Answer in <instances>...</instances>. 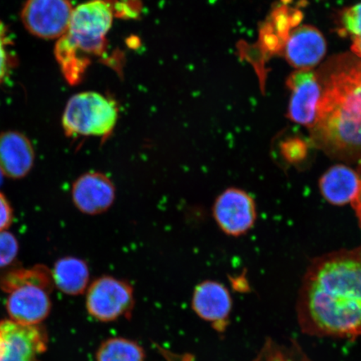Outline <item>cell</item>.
I'll return each mask as SVG.
<instances>
[{
	"mask_svg": "<svg viewBox=\"0 0 361 361\" xmlns=\"http://www.w3.org/2000/svg\"><path fill=\"white\" fill-rule=\"evenodd\" d=\"M302 332L354 340L361 336V245L315 258L296 304Z\"/></svg>",
	"mask_w": 361,
	"mask_h": 361,
	"instance_id": "cell-1",
	"label": "cell"
},
{
	"mask_svg": "<svg viewBox=\"0 0 361 361\" xmlns=\"http://www.w3.org/2000/svg\"><path fill=\"white\" fill-rule=\"evenodd\" d=\"M322 96L310 129L315 147L345 161H361V61L341 56L320 80Z\"/></svg>",
	"mask_w": 361,
	"mask_h": 361,
	"instance_id": "cell-2",
	"label": "cell"
},
{
	"mask_svg": "<svg viewBox=\"0 0 361 361\" xmlns=\"http://www.w3.org/2000/svg\"><path fill=\"white\" fill-rule=\"evenodd\" d=\"M53 283L51 271L42 265L8 274L3 288L10 292L6 306L11 320L29 326L43 322L51 311Z\"/></svg>",
	"mask_w": 361,
	"mask_h": 361,
	"instance_id": "cell-3",
	"label": "cell"
},
{
	"mask_svg": "<svg viewBox=\"0 0 361 361\" xmlns=\"http://www.w3.org/2000/svg\"><path fill=\"white\" fill-rule=\"evenodd\" d=\"M114 19V8L107 0H90L72 12L69 27L56 47L89 58L105 51L106 35ZM90 59V58H89Z\"/></svg>",
	"mask_w": 361,
	"mask_h": 361,
	"instance_id": "cell-4",
	"label": "cell"
},
{
	"mask_svg": "<svg viewBox=\"0 0 361 361\" xmlns=\"http://www.w3.org/2000/svg\"><path fill=\"white\" fill-rule=\"evenodd\" d=\"M118 106L111 99L94 92L72 97L62 116V126L67 137L107 138L118 120Z\"/></svg>",
	"mask_w": 361,
	"mask_h": 361,
	"instance_id": "cell-5",
	"label": "cell"
},
{
	"mask_svg": "<svg viewBox=\"0 0 361 361\" xmlns=\"http://www.w3.org/2000/svg\"><path fill=\"white\" fill-rule=\"evenodd\" d=\"M134 307L133 287L128 283L111 276H103L90 284L87 295V309L93 318L111 322L128 318Z\"/></svg>",
	"mask_w": 361,
	"mask_h": 361,
	"instance_id": "cell-6",
	"label": "cell"
},
{
	"mask_svg": "<svg viewBox=\"0 0 361 361\" xmlns=\"http://www.w3.org/2000/svg\"><path fill=\"white\" fill-rule=\"evenodd\" d=\"M73 10L70 0H26L20 18L27 31L35 37L59 39L66 34Z\"/></svg>",
	"mask_w": 361,
	"mask_h": 361,
	"instance_id": "cell-7",
	"label": "cell"
},
{
	"mask_svg": "<svg viewBox=\"0 0 361 361\" xmlns=\"http://www.w3.org/2000/svg\"><path fill=\"white\" fill-rule=\"evenodd\" d=\"M213 214L224 233L233 237L245 235L256 222L255 201L242 189L228 188L216 197Z\"/></svg>",
	"mask_w": 361,
	"mask_h": 361,
	"instance_id": "cell-8",
	"label": "cell"
},
{
	"mask_svg": "<svg viewBox=\"0 0 361 361\" xmlns=\"http://www.w3.org/2000/svg\"><path fill=\"white\" fill-rule=\"evenodd\" d=\"M287 85L291 92L288 118L310 129L315 123L322 96V81L312 71L299 70L290 75Z\"/></svg>",
	"mask_w": 361,
	"mask_h": 361,
	"instance_id": "cell-9",
	"label": "cell"
},
{
	"mask_svg": "<svg viewBox=\"0 0 361 361\" xmlns=\"http://www.w3.org/2000/svg\"><path fill=\"white\" fill-rule=\"evenodd\" d=\"M4 352L1 361H39L47 348V336L38 324L29 326L6 320L0 322Z\"/></svg>",
	"mask_w": 361,
	"mask_h": 361,
	"instance_id": "cell-10",
	"label": "cell"
},
{
	"mask_svg": "<svg viewBox=\"0 0 361 361\" xmlns=\"http://www.w3.org/2000/svg\"><path fill=\"white\" fill-rule=\"evenodd\" d=\"M71 195L81 213L97 215L110 209L115 200L116 188L106 175L90 171L76 179Z\"/></svg>",
	"mask_w": 361,
	"mask_h": 361,
	"instance_id": "cell-11",
	"label": "cell"
},
{
	"mask_svg": "<svg viewBox=\"0 0 361 361\" xmlns=\"http://www.w3.org/2000/svg\"><path fill=\"white\" fill-rule=\"evenodd\" d=\"M323 35L313 26L302 25L291 31L283 45L284 56L300 70H310L326 53Z\"/></svg>",
	"mask_w": 361,
	"mask_h": 361,
	"instance_id": "cell-12",
	"label": "cell"
},
{
	"mask_svg": "<svg viewBox=\"0 0 361 361\" xmlns=\"http://www.w3.org/2000/svg\"><path fill=\"white\" fill-rule=\"evenodd\" d=\"M233 301L228 288L216 281H204L196 287L192 298V308L203 320L213 324L223 331L227 326Z\"/></svg>",
	"mask_w": 361,
	"mask_h": 361,
	"instance_id": "cell-13",
	"label": "cell"
},
{
	"mask_svg": "<svg viewBox=\"0 0 361 361\" xmlns=\"http://www.w3.org/2000/svg\"><path fill=\"white\" fill-rule=\"evenodd\" d=\"M35 150L24 134L16 130L0 134V171L12 179L25 178L33 169Z\"/></svg>",
	"mask_w": 361,
	"mask_h": 361,
	"instance_id": "cell-14",
	"label": "cell"
},
{
	"mask_svg": "<svg viewBox=\"0 0 361 361\" xmlns=\"http://www.w3.org/2000/svg\"><path fill=\"white\" fill-rule=\"evenodd\" d=\"M322 195L334 206H345L353 203L357 197L360 179L357 170L344 164L329 168L319 179Z\"/></svg>",
	"mask_w": 361,
	"mask_h": 361,
	"instance_id": "cell-15",
	"label": "cell"
},
{
	"mask_svg": "<svg viewBox=\"0 0 361 361\" xmlns=\"http://www.w3.org/2000/svg\"><path fill=\"white\" fill-rule=\"evenodd\" d=\"M51 275L54 284L66 295H81L88 286V266L85 261L75 257L59 259L54 266Z\"/></svg>",
	"mask_w": 361,
	"mask_h": 361,
	"instance_id": "cell-16",
	"label": "cell"
},
{
	"mask_svg": "<svg viewBox=\"0 0 361 361\" xmlns=\"http://www.w3.org/2000/svg\"><path fill=\"white\" fill-rule=\"evenodd\" d=\"M141 346L123 338H111L103 342L97 354V361H144Z\"/></svg>",
	"mask_w": 361,
	"mask_h": 361,
	"instance_id": "cell-17",
	"label": "cell"
},
{
	"mask_svg": "<svg viewBox=\"0 0 361 361\" xmlns=\"http://www.w3.org/2000/svg\"><path fill=\"white\" fill-rule=\"evenodd\" d=\"M341 26L352 39V51L361 59V3L342 12Z\"/></svg>",
	"mask_w": 361,
	"mask_h": 361,
	"instance_id": "cell-18",
	"label": "cell"
},
{
	"mask_svg": "<svg viewBox=\"0 0 361 361\" xmlns=\"http://www.w3.org/2000/svg\"><path fill=\"white\" fill-rule=\"evenodd\" d=\"M11 47L7 27L0 20V85L7 79L15 64Z\"/></svg>",
	"mask_w": 361,
	"mask_h": 361,
	"instance_id": "cell-19",
	"label": "cell"
},
{
	"mask_svg": "<svg viewBox=\"0 0 361 361\" xmlns=\"http://www.w3.org/2000/svg\"><path fill=\"white\" fill-rule=\"evenodd\" d=\"M19 252V243L7 230L0 231V268L6 267L16 260Z\"/></svg>",
	"mask_w": 361,
	"mask_h": 361,
	"instance_id": "cell-20",
	"label": "cell"
},
{
	"mask_svg": "<svg viewBox=\"0 0 361 361\" xmlns=\"http://www.w3.org/2000/svg\"><path fill=\"white\" fill-rule=\"evenodd\" d=\"M13 213L10 202L0 192V231H4L11 227L13 223Z\"/></svg>",
	"mask_w": 361,
	"mask_h": 361,
	"instance_id": "cell-21",
	"label": "cell"
},
{
	"mask_svg": "<svg viewBox=\"0 0 361 361\" xmlns=\"http://www.w3.org/2000/svg\"><path fill=\"white\" fill-rule=\"evenodd\" d=\"M357 171L360 179V188L357 197L355 200L352 203V206L354 207L356 216H357L360 227H361V161L359 162Z\"/></svg>",
	"mask_w": 361,
	"mask_h": 361,
	"instance_id": "cell-22",
	"label": "cell"
},
{
	"mask_svg": "<svg viewBox=\"0 0 361 361\" xmlns=\"http://www.w3.org/2000/svg\"><path fill=\"white\" fill-rule=\"evenodd\" d=\"M4 352V344L1 333H0V361L2 360Z\"/></svg>",
	"mask_w": 361,
	"mask_h": 361,
	"instance_id": "cell-23",
	"label": "cell"
},
{
	"mask_svg": "<svg viewBox=\"0 0 361 361\" xmlns=\"http://www.w3.org/2000/svg\"><path fill=\"white\" fill-rule=\"evenodd\" d=\"M3 173H1V171H0V185H1L3 182Z\"/></svg>",
	"mask_w": 361,
	"mask_h": 361,
	"instance_id": "cell-24",
	"label": "cell"
}]
</instances>
